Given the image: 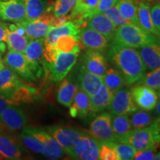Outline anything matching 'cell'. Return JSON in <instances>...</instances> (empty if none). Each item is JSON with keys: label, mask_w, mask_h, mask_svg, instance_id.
<instances>
[{"label": "cell", "mask_w": 160, "mask_h": 160, "mask_svg": "<svg viewBox=\"0 0 160 160\" xmlns=\"http://www.w3.org/2000/svg\"><path fill=\"white\" fill-rule=\"evenodd\" d=\"M137 85H144L154 90H159L160 88V67L152 70L151 72L144 75L137 82Z\"/></svg>", "instance_id": "38"}, {"label": "cell", "mask_w": 160, "mask_h": 160, "mask_svg": "<svg viewBox=\"0 0 160 160\" xmlns=\"http://www.w3.org/2000/svg\"><path fill=\"white\" fill-rule=\"evenodd\" d=\"M29 41L30 39L27 36L20 35L17 32L9 31L8 28L6 44L9 51L24 53Z\"/></svg>", "instance_id": "33"}, {"label": "cell", "mask_w": 160, "mask_h": 160, "mask_svg": "<svg viewBox=\"0 0 160 160\" xmlns=\"http://www.w3.org/2000/svg\"><path fill=\"white\" fill-rule=\"evenodd\" d=\"M19 139L27 148L37 153H42L44 151V146L41 142H39L33 136L22 131L19 136Z\"/></svg>", "instance_id": "36"}, {"label": "cell", "mask_w": 160, "mask_h": 160, "mask_svg": "<svg viewBox=\"0 0 160 160\" xmlns=\"http://www.w3.org/2000/svg\"><path fill=\"white\" fill-rule=\"evenodd\" d=\"M158 92H159V93H158V95H159V97H160V88H159V89L158 90Z\"/></svg>", "instance_id": "53"}, {"label": "cell", "mask_w": 160, "mask_h": 160, "mask_svg": "<svg viewBox=\"0 0 160 160\" xmlns=\"http://www.w3.org/2000/svg\"><path fill=\"white\" fill-rule=\"evenodd\" d=\"M112 114L104 112L95 118L90 125L88 134L98 142H117L112 130Z\"/></svg>", "instance_id": "8"}, {"label": "cell", "mask_w": 160, "mask_h": 160, "mask_svg": "<svg viewBox=\"0 0 160 160\" xmlns=\"http://www.w3.org/2000/svg\"><path fill=\"white\" fill-rule=\"evenodd\" d=\"M138 26L148 33L160 37V32L156 28L152 22L151 16V7L142 0L137 2Z\"/></svg>", "instance_id": "27"}, {"label": "cell", "mask_w": 160, "mask_h": 160, "mask_svg": "<svg viewBox=\"0 0 160 160\" xmlns=\"http://www.w3.org/2000/svg\"><path fill=\"white\" fill-rule=\"evenodd\" d=\"M79 28L71 20L59 27H51L45 38V44L55 45L58 38L65 35L74 36L79 39Z\"/></svg>", "instance_id": "28"}, {"label": "cell", "mask_w": 160, "mask_h": 160, "mask_svg": "<svg viewBox=\"0 0 160 160\" xmlns=\"http://www.w3.org/2000/svg\"><path fill=\"white\" fill-rule=\"evenodd\" d=\"M69 108V113L71 117H87L89 116L91 108V97L83 90L79 88Z\"/></svg>", "instance_id": "24"}, {"label": "cell", "mask_w": 160, "mask_h": 160, "mask_svg": "<svg viewBox=\"0 0 160 160\" xmlns=\"http://www.w3.org/2000/svg\"><path fill=\"white\" fill-rule=\"evenodd\" d=\"M137 2L138 0H119L116 4L121 14L130 23L136 25H138Z\"/></svg>", "instance_id": "32"}, {"label": "cell", "mask_w": 160, "mask_h": 160, "mask_svg": "<svg viewBox=\"0 0 160 160\" xmlns=\"http://www.w3.org/2000/svg\"><path fill=\"white\" fill-rule=\"evenodd\" d=\"M19 103L13 101L10 98L7 97L5 95L0 93V113L5 110L6 108L9 107L11 105H19Z\"/></svg>", "instance_id": "46"}, {"label": "cell", "mask_w": 160, "mask_h": 160, "mask_svg": "<svg viewBox=\"0 0 160 160\" xmlns=\"http://www.w3.org/2000/svg\"><path fill=\"white\" fill-rule=\"evenodd\" d=\"M8 32V25L4 22H0V42H5Z\"/></svg>", "instance_id": "47"}, {"label": "cell", "mask_w": 160, "mask_h": 160, "mask_svg": "<svg viewBox=\"0 0 160 160\" xmlns=\"http://www.w3.org/2000/svg\"><path fill=\"white\" fill-rule=\"evenodd\" d=\"M45 39H30L24 55L30 69L37 78H40L46 71V62L44 58Z\"/></svg>", "instance_id": "6"}, {"label": "cell", "mask_w": 160, "mask_h": 160, "mask_svg": "<svg viewBox=\"0 0 160 160\" xmlns=\"http://www.w3.org/2000/svg\"><path fill=\"white\" fill-rule=\"evenodd\" d=\"M78 89L79 85L77 80H75L73 77L63 79L57 91L58 102L65 107H70Z\"/></svg>", "instance_id": "26"}, {"label": "cell", "mask_w": 160, "mask_h": 160, "mask_svg": "<svg viewBox=\"0 0 160 160\" xmlns=\"http://www.w3.org/2000/svg\"><path fill=\"white\" fill-rule=\"evenodd\" d=\"M130 91L137 107L145 111L154 109L159 100V95L156 90L144 85H137Z\"/></svg>", "instance_id": "13"}, {"label": "cell", "mask_w": 160, "mask_h": 160, "mask_svg": "<svg viewBox=\"0 0 160 160\" xmlns=\"http://www.w3.org/2000/svg\"><path fill=\"white\" fill-rule=\"evenodd\" d=\"M79 53L80 45L78 44L73 51L66 53L59 52L53 63L46 64V71L48 72L51 80L54 82H58L65 79L75 65Z\"/></svg>", "instance_id": "4"}, {"label": "cell", "mask_w": 160, "mask_h": 160, "mask_svg": "<svg viewBox=\"0 0 160 160\" xmlns=\"http://www.w3.org/2000/svg\"><path fill=\"white\" fill-rule=\"evenodd\" d=\"M0 19L21 22L25 20V7L23 0L0 1Z\"/></svg>", "instance_id": "15"}, {"label": "cell", "mask_w": 160, "mask_h": 160, "mask_svg": "<svg viewBox=\"0 0 160 160\" xmlns=\"http://www.w3.org/2000/svg\"><path fill=\"white\" fill-rule=\"evenodd\" d=\"M2 131H3V125H2L1 122H0V133L2 132Z\"/></svg>", "instance_id": "52"}, {"label": "cell", "mask_w": 160, "mask_h": 160, "mask_svg": "<svg viewBox=\"0 0 160 160\" xmlns=\"http://www.w3.org/2000/svg\"><path fill=\"white\" fill-rule=\"evenodd\" d=\"M79 44V39L74 36L65 35L58 38L55 43V46L59 52H70L73 51Z\"/></svg>", "instance_id": "37"}, {"label": "cell", "mask_w": 160, "mask_h": 160, "mask_svg": "<svg viewBox=\"0 0 160 160\" xmlns=\"http://www.w3.org/2000/svg\"><path fill=\"white\" fill-rule=\"evenodd\" d=\"M3 62L6 67L17 73L25 81L28 82L37 81V78L30 69L24 53L9 51L4 57Z\"/></svg>", "instance_id": "9"}, {"label": "cell", "mask_w": 160, "mask_h": 160, "mask_svg": "<svg viewBox=\"0 0 160 160\" xmlns=\"http://www.w3.org/2000/svg\"><path fill=\"white\" fill-rule=\"evenodd\" d=\"M100 160H119L116 152L114 142H99Z\"/></svg>", "instance_id": "39"}, {"label": "cell", "mask_w": 160, "mask_h": 160, "mask_svg": "<svg viewBox=\"0 0 160 160\" xmlns=\"http://www.w3.org/2000/svg\"><path fill=\"white\" fill-rule=\"evenodd\" d=\"M106 17H108L111 20V22L117 27H119L123 25H126V24H129L130 22L128 21L121 14L119 10L117 8L116 5L113 7L110 8L105 10V11L102 12Z\"/></svg>", "instance_id": "41"}, {"label": "cell", "mask_w": 160, "mask_h": 160, "mask_svg": "<svg viewBox=\"0 0 160 160\" xmlns=\"http://www.w3.org/2000/svg\"><path fill=\"white\" fill-rule=\"evenodd\" d=\"M22 131L28 133L42 143L44 151L42 154L49 159H61L65 151L54 138L47 131L35 127H24Z\"/></svg>", "instance_id": "7"}, {"label": "cell", "mask_w": 160, "mask_h": 160, "mask_svg": "<svg viewBox=\"0 0 160 160\" xmlns=\"http://www.w3.org/2000/svg\"><path fill=\"white\" fill-rule=\"evenodd\" d=\"M77 0H56L47 7L45 12H50L55 17H61L68 15L74 7Z\"/></svg>", "instance_id": "34"}, {"label": "cell", "mask_w": 160, "mask_h": 160, "mask_svg": "<svg viewBox=\"0 0 160 160\" xmlns=\"http://www.w3.org/2000/svg\"><path fill=\"white\" fill-rule=\"evenodd\" d=\"M157 146H152L148 148L136 152L133 159L137 160H151L153 159V157L157 153Z\"/></svg>", "instance_id": "43"}, {"label": "cell", "mask_w": 160, "mask_h": 160, "mask_svg": "<svg viewBox=\"0 0 160 160\" xmlns=\"http://www.w3.org/2000/svg\"><path fill=\"white\" fill-rule=\"evenodd\" d=\"M45 131L57 140L65 153L71 148L78 138L83 133L75 128L64 127L59 125L47 126L45 128Z\"/></svg>", "instance_id": "11"}, {"label": "cell", "mask_w": 160, "mask_h": 160, "mask_svg": "<svg viewBox=\"0 0 160 160\" xmlns=\"http://www.w3.org/2000/svg\"><path fill=\"white\" fill-rule=\"evenodd\" d=\"M86 26L102 34L108 41H112L117 27L104 13H97L89 17Z\"/></svg>", "instance_id": "20"}, {"label": "cell", "mask_w": 160, "mask_h": 160, "mask_svg": "<svg viewBox=\"0 0 160 160\" xmlns=\"http://www.w3.org/2000/svg\"><path fill=\"white\" fill-rule=\"evenodd\" d=\"M118 142H125L131 145L137 151H142L152 146L160 144V133L154 123L140 129H133L119 139Z\"/></svg>", "instance_id": "3"}, {"label": "cell", "mask_w": 160, "mask_h": 160, "mask_svg": "<svg viewBox=\"0 0 160 160\" xmlns=\"http://www.w3.org/2000/svg\"><path fill=\"white\" fill-rule=\"evenodd\" d=\"M154 113L158 117H160V97L159 100H158L157 105L154 108Z\"/></svg>", "instance_id": "48"}, {"label": "cell", "mask_w": 160, "mask_h": 160, "mask_svg": "<svg viewBox=\"0 0 160 160\" xmlns=\"http://www.w3.org/2000/svg\"><path fill=\"white\" fill-rule=\"evenodd\" d=\"M99 0H77L72 9L70 19L80 29L85 27L89 15L93 11Z\"/></svg>", "instance_id": "18"}, {"label": "cell", "mask_w": 160, "mask_h": 160, "mask_svg": "<svg viewBox=\"0 0 160 160\" xmlns=\"http://www.w3.org/2000/svg\"><path fill=\"white\" fill-rule=\"evenodd\" d=\"M25 7V20L34 21L46 11L47 5L45 0H23Z\"/></svg>", "instance_id": "31"}, {"label": "cell", "mask_w": 160, "mask_h": 160, "mask_svg": "<svg viewBox=\"0 0 160 160\" xmlns=\"http://www.w3.org/2000/svg\"><path fill=\"white\" fill-rule=\"evenodd\" d=\"M159 39L157 36L148 33L138 25L129 23L117 28L112 44L139 48L151 43L160 42Z\"/></svg>", "instance_id": "2"}, {"label": "cell", "mask_w": 160, "mask_h": 160, "mask_svg": "<svg viewBox=\"0 0 160 160\" xmlns=\"http://www.w3.org/2000/svg\"><path fill=\"white\" fill-rule=\"evenodd\" d=\"M153 123H154V125H156V127H157V130L159 131V133H160V117H159L158 119L154 120Z\"/></svg>", "instance_id": "49"}, {"label": "cell", "mask_w": 160, "mask_h": 160, "mask_svg": "<svg viewBox=\"0 0 160 160\" xmlns=\"http://www.w3.org/2000/svg\"><path fill=\"white\" fill-rule=\"evenodd\" d=\"M53 16L50 12H45L34 21H22L19 23L25 31V35L30 39H45L51 28V22Z\"/></svg>", "instance_id": "12"}, {"label": "cell", "mask_w": 160, "mask_h": 160, "mask_svg": "<svg viewBox=\"0 0 160 160\" xmlns=\"http://www.w3.org/2000/svg\"><path fill=\"white\" fill-rule=\"evenodd\" d=\"M118 1H119V0H99V2L97 5V8H96L93 10V11L89 15L88 18L94 14L102 13V12L105 11V10L114 6L117 3Z\"/></svg>", "instance_id": "44"}, {"label": "cell", "mask_w": 160, "mask_h": 160, "mask_svg": "<svg viewBox=\"0 0 160 160\" xmlns=\"http://www.w3.org/2000/svg\"><path fill=\"white\" fill-rule=\"evenodd\" d=\"M109 110L112 115H129L137 111V105L132 98L131 91L121 88L113 93Z\"/></svg>", "instance_id": "10"}, {"label": "cell", "mask_w": 160, "mask_h": 160, "mask_svg": "<svg viewBox=\"0 0 160 160\" xmlns=\"http://www.w3.org/2000/svg\"><path fill=\"white\" fill-rule=\"evenodd\" d=\"M151 16L153 25L160 32V2L151 8Z\"/></svg>", "instance_id": "45"}, {"label": "cell", "mask_w": 160, "mask_h": 160, "mask_svg": "<svg viewBox=\"0 0 160 160\" xmlns=\"http://www.w3.org/2000/svg\"><path fill=\"white\" fill-rule=\"evenodd\" d=\"M79 43L85 48L97 51L107 48L109 45V41L102 34L87 26L79 30Z\"/></svg>", "instance_id": "16"}, {"label": "cell", "mask_w": 160, "mask_h": 160, "mask_svg": "<svg viewBox=\"0 0 160 160\" xmlns=\"http://www.w3.org/2000/svg\"><path fill=\"white\" fill-rule=\"evenodd\" d=\"M0 1H8V0H0Z\"/></svg>", "instance_id": "54"}, {"label": "cell", "mask_w": 160, "mask_h": 160, "mask_svg": "<svg viewBox=\"0 0 160 160\" xmlns=\"http://www.w3.org/2000/svg\"><path fill=\"white\" fill-rule=\"evenodd\" d=\"M138 53L145 68L154 70L160 67V42H153L139 48Z\"/></svg>", "instance_id": "25"}, {"label": "cell", "mask_w": 160, "mask_h": 160, "mask_svg": "<svg viewBox=\"0 0 160 160\" xmlns=\"http://www.w3.org/2000/svg\"><path fill=\"white\" fill-rule=\"evenodd\" d=\"M82 65L89 71L100 77H103L108 69L107 59L97 50L88 49L83 55Z\"/></svg>", "instance_id": "19"}, {"label": "cell", "mask_w": 160, "mask_h": 160, "mask_svg": "<svg viewBox=\"0 0 160 160\" xmlns=\"http://www.w3.org/2000/svg\"><path fill=\"white\" fill-rule=\"evenodd\" d=\"M77 82L79 88L83 90L91 97L103 84V78L94 74L86 69L85 66L82 65L79 70Z\"/></svg>", "instance_id": "21"}, {"label": "cell", "mask_w": 160, "mask_h": 160, "mask_svg": "<svg viewBox=\"0 0 160 160\" xmlns=\"http://www.w3.org/2000/svg\"><path fill=\"white\" fill-rule=\"evenodd\" d=\"M111 126L117 142L133 130L128 115L126 114L112 115Z\"/></svg>", "instance_id": "29"}, {"label": "cell", "mask_w": 160, "mask_h": 160, "mask_svg": "<svg viewBox=\"0 0 160 160\" xmlns=\"http://www.w3.org/2000/svg\"><path fill=\"white\" fill-rule=\"evenodd\" d=\"M23 148L19 139L11 134L3 133H0V156L3 159L17 160L22 158Z\"/></svg>", "instance_id": "17"}, {"label": "cell", "mask_w": 160, "mask_h": 160, "mask_svg": "<svg viewBox=\"0 0 160 160\" xmlns=\"http://www.w3.org/2000/svg\"><path fill=\"white\" fill-rule=\"evenodd\" d=\"M130 121L132 128L140 129L151 125L154 122V119L149 113L145 111H137L132 115Z\"/></svg>", "instance_id": "35"}, {"label": "cell", "mask_w": 160, "mask_h": 160, "mask_svg": "<svg viewBox=\"0 0 160 160\" xmlns=\"http://www.w3.org/2000/svg\"><path fill=\"white\" fill-rule=\"evenodd\" d=\"M44 48V58H45L46 64H51L57 59L59 52L57 51L55 45H48L45 44Z\"/></svg>", "instance_id": "42"}, {"label": "cell", "mask_w": 160, "mask_h": 160, "mask_svg": "<svg viewBox=\"0 0 160 160\" xmlns=\"http://www.w3.org/2000/svg\"><path fill=\"white\" fill-rule=\"evenodd\" d=\"M116 152L119 160L133 159L137 151L131 145L125 142H114Z\"/></svg>", "instance_id": "40"}, {"label": "cell", "mask_w": 160, "mask_h": 160, "mask_svg": "<svg viewBox=\"0 0 160 160\" xmlns=\"http://www.w3.org/2000/svg\"><path fill=\"white\" fill-rule=\"evenodd\" d=\"M108 59L121 72L127 85L137 82L145 75L146 68L135 48L111 44Z\"/></svg>", "instance_id": "1"}, {"label": "cell", "mask_w": 160, "mask_h": 160, "mask_svg": "<svg viewBox=\"0 0 160 160\" xmlns=\"http://www.w3.org/2000/svg\"><path fill=\"white\" fill-rule=\"evenodd\" d=\"M67 153L73 159L97 160L99 159V142L88 133H83Z\"/></svg>", "instance_id": "5"}, {"label": "cell", "mask_w": 160, "mask_h": 160, "mask_svg": "<svg viewBox=\"0 0 160 160\" xmlns=\"http://www.w3.org/2000/svg\"><path fill=\"white\" fill-rule=\"evenodd\" d=\"M25 84L20 80L17 73L8 68L0 70V93L8 97Z\"/></svg>", "instance_id": "23"}, {"label": "cell", "mask_w": 160, "mask_h": 160, "mask_svg": "<svg viewBox=\"0 0 160 160\" xmlns=\"http://www.w3.org/2000/svg\"><path fill=\"white\" fill-rule=\"evenodd\" d=\"M0 122L10 131H17L25 127L27 118L18 105H11L0 113Z\"/></svg>", "instance_id": "14"}, {"label": "cell", "mask_w": 160, "mask_h": 160, "mask_svg": "<svg viewBox=\"0 0 160 160\" xmlns=\"http://www.w3.org/2000/svg\"><path fill=\"white\" fill-rule=\"evenodd\" d=\"M113 95V92L103 83L99 90L91 97L89 116H95L109 108Z\"/></svg>", "instance_id": "22"}, {"label": "cell", "mask_w": 160, "mask_h": 160, "mask_svg": "<svg viewBox=\"0 0 160 160\" xmlns=\"http://www.w3.org/2000/svg\"><path fill=\"white\" fill-rule=\"evenodd\" d=\"M153 159L154 160H160V151L159 152V153H156V154L154 155V157H153Z\"/></svg>", "instance_id": "50"}, {"label": "cell", "mask_w": 160, "mask_h": 160, "mask_svg": "<svg viewBox=\"0 0 160 160\" xmlns=\"http://www.w3.org/2000/svg\"><path fill=\"white\" fill-rule=\"evenodd\" d=\"M102 78L103 83L113 93L122 88L124 86L127 85L121 72L114 68H110L107 69Z\"/></svg>", "instance_id": "30"}, {"label": "cell", "mask_w": 160, "mask_h": 160, "mask_svg": "<svg viewBox=\"0 0 160 160\" xmlns=\"http://www.w3.org/2000/svg\"><path fill=\"white\" fill-rule=\"evenodd\" d=\"M144 2H160V0H142Z\"/></svg>", "instance_id": "51"}]
</instances>
